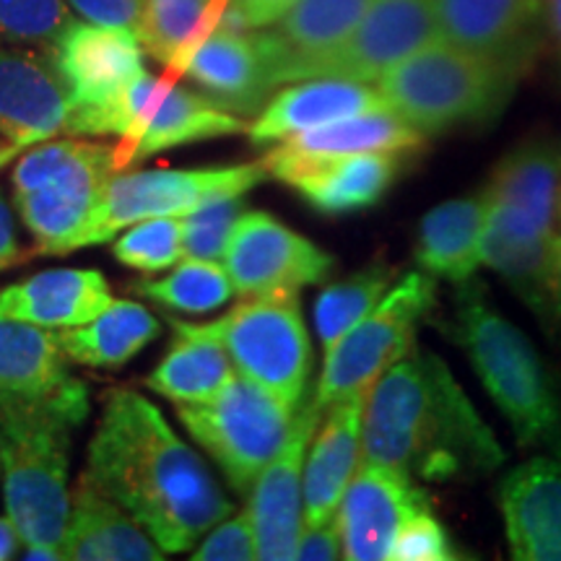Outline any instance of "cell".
Listing matches in <instances>:
<instances>
[{"instance_id": "6da1fadb", "label": "cell", "mask_w": 561, "mask_h": 561, "mask_svg": "<svg viewBox=\"0 0 561 561\" xmlns=\"http://www.w3.org/2000/svg\"><path fill=\"white\" fill-rule=\"evenodd\" d=\"M81 479L121 504L164 553L191 551L231 515L201 455L130 388L104 396Z\"/></svg>"}, {"instance_id": "7a4b0ae2", "label": "cell", "mask_w": 561, "mask_h": 561, "mask_svg": "<svg viewBox=\"0 0 561 561\" xmlns=\"http://www.w3.org/2000/svg\"><path fill=\"white\" fill-rule=\"evenodd\" d=\"M362 462L453 481L496 471L504 453L445 362L419 354L392 364L369 388Z\"/></svg>"}, {"instance_id": "3957f363", "label": "cell", "mask_w": 561, "mask_h": 561, "mask_svg": "<svg viewBox=\"0 0 561 561\" xmlns=\"http://www.w3.org/2000/svg\"><path fill=\"white\" fill-rule=\"evenodd\" d=\"M89 416V388L76 380L58 396L0 405V468L5 515L24 546L62 553L70 517V442Z\"/></svg>"}, {"instance_id": "277c9868", "label": "cell", "mask_w": 561, "mask_h": 561, "mask_svg": "<svg viewBox=\"0 0 561 561\" xmlns=\"http://www.w3.org/2000/svg\"><path fill=\"white\" fill-rule=\"evenodd\" d=\"M455 305L453 339L471 359L476 375L510 421L517 445L557 442L561 432V405L557 388L525 333L491 310L483 291L471 280L460 284Z\"/></svg>"}, {"instance_id": "5b68a950", "label": "cell", "mask_w": 561, "mask_h": 561, "mask_svg": "<svg viewBox=\"0 0 561 561\" xmlns=\"http://www.w3.org/2000/svg\"><path fill=\"white\" fill-rule=\"evenodd\" d=\"M520 73L437 39L380 79L385 102L424 136L476 128L500 117Z\"/></svg>"}, {"instance_id": "8992f818", "label": "cell", "mask_w": 561, "mask_h": 561, "mask_svg": "<svg viewBox=\"0 0 561 561\" xmlns=\"http://www.w3.org/2000/svg\"><path fill=\"white\" fill-rule=\"evenodd\" d=\"M121 172L115 146L83 138L42 140L13 170V203L34 237V255H68Z\"/></svg>"}, {"instance_id": "52a82bcc", "label": "cell", "mask_w": 561, "mask_h": 561, "mask_svg": "<svg viewBox=\"0 0 561 561\" xmlns=\"http://www.w3.org/2000/svg\"><path fill=\"white\" fill-rule=\"evenodd\" d=\"M178 416L221 468L231 489L250 494L252 483L289 437L297 409L234 371L219 396L206 403L178 405Z\"/></svg>"}, {"instance_id": "ba28073f", "label": "cell", "mask_w": 561, "mask_h": 561, "mask_svg": "<svg viewBox=\"0 0 561 561\" xmlns=\"http://www.w3.org/2000/svg\"><path fill=\"white\" fill-rule=\"evenodd\" d=\"M434 301L437 284L426 271L409 273L390 286L385 297L325 351V367L312 398L318 411L325 413L356 392H367L392 364L405 359L416 325L430 314Z\"/></svg>"}, {"instance_id": "9c48e42d", "label": "cell", "mask_w": 561, "mask_h": 561, "mask_svg": "<svg viewBox=\"0 0 561 561\" xmlns=\"http://www.w3.org/2000/svg\"><path fill=\"white\" fill-rule=\"evenodd\" d=\"M248 128L240 115L210 102L201 89L182 83L180 76L170 70H164V76H151L144 70L117 104V167L125 170L159 151L237 136Z\"/></svg>"}, {"instance_id": "30bf717a", "label": "cell", "mask_w": 561, "mask_h": 561, "mask_svg": "<svg viewBox=\"0 0 561 561\" xmlns=\"http://www.w3.org/2000/svg\"><path fill=\"white\" fill-rule=\"evenodd\" d=\"M50 53L70 91L68 136H115L117 104L146 70L138 34L73 19Z\"/></svg>"}, {"instance_id": "8fae6325", "label": "cell", "mask_w": 561, "mask_h": 561, "mask_svg": "<svg viewBox=\"0 0 561 561\" xmlns=\"http://www.w3.org/2000/svg\"><path fill=\"white\" fill-rule=\"evenodd\" d=\"M214 328L240 375L299 409L312 371V343L299 294L242 299L214 320Z\"/></svg>"}, {"instance_id": "7c38bea8", "label": "cell", "mask_w": 561, "mask_h": 561, "mask_svg": "<svg viewBox=\"0 0 561 561\" xmlns=\"http://www.w3.org/2000/svg\"><path fill=\"white\" fill-rule=\"evenodd\" d=\"M268 180L263 161L201 170H149L121 174L107 182L100 206L81 234L79 250L110 242L133 224L157 216H187L219 193L244 195Z\"/></svg>"}, {"instance_id": "4fadbf2b", "label": "cell", "mask_w": 561, "mask_h": 561, "mask_svg": "<svg viewBox=\"0 0 561 561\" xmlns=\"http://www.w3.org/2000/svg\"><path fill=\"white\" fill-rule=\"evenodd\" d=\"M333 265L331 252L265 210L242 214L224 252V268L242 299L299 294L305 286L325 280Z\"/></svg>"}, {"instance_id": "5bb4252c", "label": "cell", "mask_w": 561, "mask_h": 561, "mask_svg": "<svg viewBox=\"0 0 561 561\" xmlns=\"http://www.w3.org/2000/svg\"><path fill=\"white\" fill-rule=\"evenodd\" d=\"M483 193L489 201L483 237L510 244L551 242L561 201V157L549 146H523L496 167Z\"/></svg>"}, {"instance_id": "9a60e30c", "label": "cell", "mask_w": 561, "mask_h": 561, "mask_svg": "<svg viewBox=\"0 0 561 561\" xmlns=\"http://www.w3.org/2000/svg\"><path fill=\"white\" fill-rule=\"evenodd\" d=\"M437 39L432 0H371L356 30L312 68L310 79L380 81L392 66Z\"/></svg>"}, {"instance_id": "2e32d148", "label": "cell", "mask_w": 561, "mask_h": 561, "mask_svg": "<svg viewBox=\"0 0 561 561\" xmlns=\"http://www.w3.org/2000/svg\"><path fill=\"white\" fill-rule=\"evenodd\" d=\"M439 39L502 62L530 68L549 34V0H432Z\"/></svg>"}, {"instance_id": "e0dca14e", "label": "cell", "mask_w": 561, "mask_h": 561, "mask_svg": "<svg viewBox=\"0 0 561 561\" xmlns=\"http://www.w3.org/2000/svg\"><path fill=\"white\" fill-rule=\"evenodd\" d=\"M322 413L312 401L297 409L284 447L263 468L250 489V520L255 528L257 559H294L305 517V460Z\"/></svg>"}, {"instance_id": "ac0fdd59", "label": "cell", "mask_w": 561, "mask_h": 561, "mask_svg": "<svg viewBox=\"0 0 561 561\" xmlns=\"http://www.w3.org/2000/svg\"><path fill=\"white\" fill-rule=\"evenodd\" d=\"M421 507H430V500L413 483V476L380 462H362L335 512L343 559H390L398 530Z\"/></svg>"}, {"instance_id": "d6986e66", "label": "cell", "mask_w": 561, "mask_h": 561, "mask_svg": "<svg viewBox=\"0 0 561 561\" xmlns=\"http://www.w3.org/2000/svg\"><path fill=\"white\" fill-rule=\"evenodd\" d=\"M170 73L195 83L210 102L234 115H261L276 94L257 30L219 24L208 32Z\"/></svg>"}, {"instance_id": "ffe728a7", "label": "cell", "mask_w": 561, "mask_h": 561, "mask_svg": "<svg viewBox=\"0 0 561 561\" xmlns=\"http://www.w3.org/2000/svg\"><path fill=\"white\" fill-rule=\"evenodd\" d=\"M70 91L50 50L0 47V138L19 149L66 133Z\"/></svg>"}, {"instance_id": "44dd1931", "label": "cell", "mask_w": 561, "mask_h": 561, "mask_svg": "<svg viewBox=\"0 0 561 561\" xmlns=\"http://www.w3.org/2000/svg\"><path fill=\"white\" fill-rule=\"evenodd\" d=\"M424 133L403 121L396 110L382 107L280 140V146L265 153L263 164L268 170V178L289 185L299 172L325 164V161L351 157V153L396 151L411 157L424 146Z\"/></svg>"}, {"instance_id": "7402d4cb", "label": "cell", "mask_w": 561, "mask_h": 561, "mask_svg": "<svg viewBox=\"0 0 561 561\" xmlns=\"http://www.w3.org/2000/svg\"><path fill=\"white\" fill-rule=\"evenodd\" d=\"M371 0H297L276 24L257 30L276 87L310 79L312 68L356 30Z\"/></svg>"}, {"instance_id": "603a6c76", "label": "cell", "mask_w": 561, "mask_h": 561, "mask_svg": "<svg viewBox=\"0 0 561 561\" xmlns=\"http://www.w3.org/2000/svg\"><path fill=\"white\" fill-rule=\"evenodd\" d=\"M512 559L561 561V458H533L500 489Z\"/></svg>"}, {"instance_id": "cb8c5ba5", "label": "cell", "mask_w": 561, "mask_h": 561, "mask_svg": "<svg viewBox=\"0 0 561 561\" xmlns=\"http://www.w3.org/2000/svg\"><path fill=\"white\" fill-rule=\"evenodd\" d=\"M367 392H356L322 413L325 421L314 430L312 450L305 460V525L335 520L343 491L359 471Z\"/></svg>"}, {"instance_id": "d4e9b609", "label": "cell", "mask_w": 561, "mask_h": 561, "mask_svg": "<svg viewBox=\"0 0 561 561\" xmlns=\"http://www.w3.org/2000/svg\"><path fill=\"white\" fill-rule=\"evenodd\" d=\"M382 107L390 104L385 102L382 91L369 83L346 79L294 81L271 96V102L248 128V136L255 146H268L297 133Z\"/></svg>"}, {"instance_id": "484cf974", "label": "cell", "mask_w": 561, "mask_h": 561, "mask_svg": "<svg viewBox=\"0 0 561 561\" xmlns=\"http://www.w3.org/2000/svg\"><path fill=\"white\" fill-rule=\"evenodd\" d=\"M107 278L91 268H53L0 291V318L66 331L94 320L112 305Z\"/></svg>"}, {"instance_id": "4316f807", "label": "cell", "mask_w": 561, "mask_h": 561, "mask_svg": "<svg viewBox=\"0 0 561 561\" xmlns=\"http://www.w3.org/2000/svg\"><path fill=\"white\" fill-rule=\"evenodd\" d=\"M62 559L73 561H159L164 551L121 504L79 479L70 494Z\"/></svg>"}, {"instance_id": "83f0119b", "label": "cell", "mask_w": 561, "mask_h": 561, "mask_svg": "<svg viewBox=\"0 0 561 561\" xmlns=\"http://www.w3.org/2000/svg\"><path fill=\"white\" fill-rule=\"evenodd\" d=\"M68 362L58 331L0 318V405L58 396L79 380Z\"/></svg>"}, {"instance_id": "f1b7e54d", "label": "cell", "mask_w": 561, "mask_h": 561, "mask_svg": "<svg viewBox=\"0 0 561 561\" xmlns=\"http://www.w3.org/2000/svg\"><path fill=\"white\" fill-rule=\"evenodd\" d=\"M172 322V346L151 371L146 385L161 398L178 405L206 403L234 377V364L224 346L214 322Z\"/></svg>"}, {"instance_id": "f546056e", "label": "cell", "mask_w": 561, "mask_h": 561, "mask_svg": "<svg viewBox=\"0 0 561 561\" xmlns=\"http://www.w3.org/2000/svg\"><path fill=\"white\" fill-rule=\"evenodd\" d=\"M409 153L364 151L341 157L299 172L289 185L314 210L325 216H346L367 210L382 201L401 174V161Z\"/></svg>"}, {"instance_id": "4dcf8cb0", "label": "cell", "mask_w": 561, "mask_h": 561, "mask_svg": "<svg viewBox=\"0 0 561 561\" xmlns=\"http://www.w3.org/2000/svg\"><path fill=\"white\" fill-rule=\"evenodd\" d=\"M486 193L447 201L424 216L416 237V261L434 278L466 284L481 265L486 229Z\"/></svg>"}, {"instance_id": "1f68e13d", "label": "cell", "mask_w": 561, "mask_h": 561, "mask_svg": "<svg viewBox=\"0 0 561 561\" xmlns=\"http://www.w3.org/2000/svg\"><path fill=\"white\" fill-rule=\"evenodd\" d=\"M159 331V320L138 301L112 299L94 320L58 331V341L70 362L94 369H121L149 346Z\"/></svg>"}, {"instance_id": "d6a6232c", "label": "cell", "mask_w": 561, "mask_h": 561, "mask_svg": "<svg viewBox=\"0 0 561 561\" xmlns=\"http://www.w3.org/2000/svg\"><path fill=\"white\" fill-rule=\"evenodd\" d=\"M227 9L229 0H149L138 39L164 70H174L208 32L224 24Z\"/></svg>"}, {"instance_id": "836d02e7", "label": "cell", "mask_w": 561, "mask_h": 561, "mask_svg": "<svg viewBox=\"0 0 561 561\" xmlns=\"http://www.w3.org/2000/svg\"><path fill=\"white\" fill-rule=\"evenodd\" d=\"M130 291L149 301H157L167 310L206 314L227 305L231 294H234V284H231L229 273L221 263L185 257L170 276L133 280Z\"/></svg>"}, {"instance_id": "e575fe53", "label": "cell", "mask_w": 561, "mask_h": 561, "mask_svg": "<svg viewBox=\"0 0 561 561\" xmlns=\"http://www.w3.org/2000/svg\"><path fill=\"white\" fill-rule=\"evenodd\" d=\"M392 278H396V268L390 263L375 261L320 294L318 305H314V328H318L325 351L385 297V291L392 286Z\"/></svg>"}, {"instance_id": "d590c367", "label": "cell", "mask_w": 561, "mask_h": 561, "mask_svg": "<svg viewBox=\"0 0 561 561\" xmlns=\"http://www.w3.org/2000/svg\"><path fill=\"white\" fill-rule=\"evenodd\" d=\"M70 21L68 0H0V47L53 50Z\"/></svg>"}, {"instance_id": "8d00e7d4", "label": "cell", "mask_w": 561, "mask_h": 561, "mask_svg": "<svg viewBox=\"0 0 561 561\" xmlns=\"http://www.w3.org/2000/svg\"><path fill=\"white\" fill-rule=\"evenodd\" d=\"M242 195L219 193L182 216V255L195 261H224L231 231L242 216Z\"/></svg>"}, {"instance_id": "74e56055", "label": "cell", "mask_w": 561, "mask_h": 561, "mask_svg": "<svg viewBox=\"0 0 561 561\" xmlns=\"http://www.w3.org/2000/svg\"><path fill=\"white\" fill-rule=\"evenodd\" d=\"M115 257L128 268L159 273L178 265L182 257V216H157L123 231L115 242Z\"/></svg>"}, {"instance_id": "f35d334b", "label": "cell", "mask_w": 561, "mask_h": 561, "mask_svg": "<svg viewBox=\"0 0 561 561\" xmlns=\"http://www.w3.org/2000/svg\"><path fill=\"white\" fill-rule=\"evenodd\" d=\"M458 551L430 507L413 512L398 530L390 561H455Z\"/></svg>"}, {"instance_id": "ab89813d", "label": "cell", "mask_w": 561, "mask_h": 561, "mask_svg": "<svg viewBox=\"0 0 561 561\" xmlns=\"http://www.w3.org/2000/svg\"><path fill=\"white\" fill-rule=\"evenodd\" d=\"M193 561H248L257 559L255 528H252L250 512H240L234 517H224L214 528L198 549L191 553Z\"/></svg>"}, {"instance_id": "60d3db41", "label": "cell", "mask_w": 561, "mask_h": 561, "mask_svg": "<svg viewBox=\"0 0 561 561\" xmlns=\"http://www.w3.org/2000/svg\"><path fill=\"white\" fill-rule=\"evenodd\" d=\"M70 9L83 21L104 26H121L140 34L149 0H68Z\"/></svg>"}, {"instance_id": "b9f144b4", "label": "cell", "mask_w": 561, "mask_h": 561, "mask_svg": "<svg viewBox=\"0 0 561 561\" xmlns=\"http://www.w3.org/2000/svg\"><path fill=\"white\" fill-rule=\"evenodd\" d=\"M297 0H229L224 24L237 30H265L276 24Z\"/></svg>"}, {"instance_id": "7bdbcfd3", "label": "cell", "mask_w": 561, "mask_h": 561, "mask_svg": "<svg viewBox=\"0 0 561 561\" xmlns=\"http://www.w3.org/2000/svg\"><path fill=\"white\" fill-rule=\"evenodd\" d=\"M341 557H343V541H341L339 523L331 520L325 525H301L294 559L331 561Z\"/></svg>"}, {"instance_id": "ee69618b", "label": "cell", "mask_w": 561, "mask_h": 561, "mask_svg": "<svg viewBox=\"0 0 561 561\" xmlns=\"http://www.w3.org/2000/svg\"><path fill=\"white\" fill-rule=\"evenodd\" d=\"M21 257H24V252H21L16 237V221H13L11 206L0 193V271L21 263Z\"/></svg>"}, {"instance_id": "f6af8a7d", "label": "cell", "mask_w": 561, "mask_h": 561, "mask_svg": "<svg viewBox=\"0 0 561 561\" xmlns=\"http://www.w3.org/2000/svg\"><path fill=\"white\" fill-rule=\"evenodd\" d=\"M21 536L16 530V525L11 523V517H0V561H9L19 553L21 549Z\"/></svg>"}, {"instance_id": "bcb514c9", "label": "cell", "mask_w": 561, "mask_h": 561, "mask_svg": "<svg viewBox=\"0 0 561 561\" xmlns=\"http://www.w3.org/2000/svg\"><path fill=\"white\" fill-rule=\"evenodd\" d=\"M549 34L561 62V0H549Z\"/></svg>"}, {"instance_id": "7dc6e473", "label": "cell", "mask_w": 561, "mask_h": 561, "mask_svg": "<svg viewBox=\"0 0 561 561\" xmlns=\"http://www.w3.org/2000/svg\"><path fill=\"white\" fill-rule=\"evenodd\" d=\"M21 559H26V561H60L62 553L58 549H50V546L32 543V546H24V553H21Z\"/></svg>"}, {"instance_id": "c3c4849f", "label": "cell", "mask_w": 561, "mask_h": 561, "mask_svg": "<svg viewBox=\"0 0 561 561\" xmlns=\"http://www.w3.org/2000/svg\"><path fill=\"white\" fill-rule=\"evenodd\" d=\"M24 151V149H19V146H13L11 140H5V138H0V170H3L5 164H9V161H13L19 157V153Z\"/></svg>"}, {"instance_id": "681fc988", "label": "cell", "mask_w": 561, "mask_h": 561, "mask_svg": "<svg viewBox=\"0 0 561 561\" xmlns=\"http://www.w3.org/2000/svg\"><path fill=\"white\" fill-rule=\"evenodd\" d=\"M553 271H557L559 291H561V234H553Z\"/></svg>"}, {"instance_id": "f907efd6", "label": "cell", "mask_w": 561, "mask_h": 561, "mask_svg": "<svg viewBox=\"0 0 561 561\" xmlns=\"http://www.w3.org/2000/svg\"><path fill=\"white\" fill-rule=\"evenodd\" d=\"M553 445H557V455H559V458H561V437H559L557 442H553Z\"/></svg>"}, {"instance_id": "816d5d0a", "label": "cell", "mask_w": 561, "mask_h": 561, "mask_svg": "<svg viewBox=\"0 0 561 561\" xmlns=\"http://www.w3.org/2000/svg\"><path fill=\"white\" fill-rule=\"evenodd\" d=\"M557 224L561 227V201H559V216H557Z\"/></svg>"}]
</instances>
